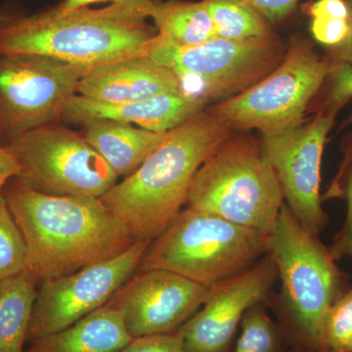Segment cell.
Returning a JSON list of instances; mask_svg holds the SVG:
<instances>
[{
  "label": "cell",
  "mask_w": 352,
  "mask_h": 352,
  "mask_svg": "<svg viewBox=\"0 0 352 352\" xmlns=\"http://www.w3.org/2000/svg\"><path fill=\"white\" fill-rule=\"evenodd\" d=\"M3 195L24 238L25 270L38 283L112 258L135 243L100 198L47 195L18 178Z\"/></svg>",
  "instance_id": "6da1fadb"
},
{
  "label": "cell",
  "mask_w": 352,
  "mask_h": 352,
  "mask_svg": "<svg viewBox=\"0 0 352 352\" xmlns=\"http://www.w3.org/2000/svg\"><path fill=\"white\" fill-rule=\"evenodd\" d=\"M231 134L206 109L166 131L138 170L101 201L134 239L152 242L182 212L197 171Z\"/></svg>",
  "instance_id": "7a4b0ae2"
},
{
  "label": "cell",
  "mask_w": 352,
  "mask_h": 352,
  "mask_svg": "<svg viewBox=\"0 0 352 352\" xmlns=\"http://www.w3.org/2000/svg\"><path fill=\"white\" fill-rule=\"evenodd\" d=\"M153 0H116L103 8L59 6L0 25V56L32 54L94 69L146 55L157 34L145 7Z\"/></svg>",
  "instance_id": "3957f363"
},
{
  "label": "cell",
  "mask_w": 352,
  "mask_h": 352,
  "mask_svg": "<svg viewBox=\"0 0 352 352\" xmlns=\"http://www.w3.org/2000/svg\"><path fill=\"white\" fill-rule=\"evenodd\" d=\"M267 254L281 282L279 325L298 351L323 349L326 317L346 292V274L329 248L283 205L268 236Z\"/></svg>",
  "instance_id": "277c9868"
},
{
  "label": "cell",
  "mask_w": 352,
  "mask_h": 352,
  "mask_svg": "<svg viewBox=\"0 0 352 352\" xmlns=\"http://www.w3.org/2000/svg\"><path fill=\"white\" fill-rule=\"evenodd\" d=\"M285 204L261 143L232 136L201 164L190 187L187 208L270 235Z\"/></svg>",
  "instance_id": "5b68a950"
},
{
  "label": "cell",
  "mask_w": 352,
  "mask_h": 352,
  "mask_svg": "<svg viewBox=\"0 0 352 352\" xmlns=\"http://www.w3.org/2000/svg\"><path fill=\"white\" fill-rule=\"evenodd\" d=\"M268 236L187 208L150 243L138 270L171 271L210 288L267 254Z\"/></svg>",
  "instance_id": "8992f818"
},
{
  "label": "cell",
  "mask_w": 352,
  "mask_h": 352,
  "mask_svg": "<svg viewBox=\"0 0 352 352\" xmlns=\"http://www.w3.org/2000/svg\"><path fill=\"white\" fill-rule=\"evenodd\" d=\"M286 50L274 34L244 41L215 38L183 46L157 34L146 55L175 74L182 94L208 104L258 83L283 61Z\"/></svg>",
  "instance_id": "52a82bcc"
},
{
  "label": "cell",
  "mask_w": 352,
  "mask_h": 352,
  "mask_svg": "<svg viewBox=\"0 0 352 352\" xmlns=\"http://www.w3.org/2000/svg\"><path fill=\"white\" fill-rule=\"evenodd\" d=\"M333 65L309 41L295 38L270 75L208 111L232 131L258 129L265 136L286 131L305 122V111Z\"/></svg>",
  "instance_id": "ba28073f"
},
{
  "label": "cell",
  "mask_w": 352,
  "mask_h": 352,
  "mask_svg": "<svg viewBox=\"0 0 352 352\" xmlns=\"http://www.w3.org/2000/svg\"><path fill=\"white\" fill-rule=\"evenodd\" d=\"M17 160L18 179L52 196L102 198L119 176L83 138L59 122L25 131L9 141Z\"/></svg>",
  "instance_id": "9c48e42d"
},
{
  "label": "cell",
  "mask_w": 352,
  "mask_h": 352,
  "mask_svg": "<svg viewBox=\"0 0 352 352\" xmlns=\"http://www.w3.org/2000/svg\"><path fill=\"white\" fill-rule=\"evenodd\" d=\"M90 69L41 55L0 56V136L61 120Z\"/></svg>",
  "instance_id": "30bf717a"
},
{
  "label": "cell",
  "mask_w": 352,
  "mask_h": 352,
  "mask_svg": "<svg viewBox=\"0 0 352 352\" xmlns=\"http://www.w3.org/2000/svg\"><path fill=\"white\" fill-rule=\"evenodd\" d=\"M340 106L324 103L308 122L263 136L261 147L281 187L285 205L310 232L319 236L329 217L322 207V159Z\"/></svg>",
  "instance_id": "8fae6325"
},
{
  "label": "cell",
  "mask_w": 352,
  "mask_h": 352,
  "mask_svg": "<svg viewBox=\"0 0 352 352\" xmlns=\"http://www.w3.org/2000/svg\"><path fill=\"white\" fill-rule=\"evenodd\" d=\"M150 243L136 240L126 252L112 258L41 283L28 342L59 332L108 305L138 270Z\"/></svg>",
  "instance_id": "7c38bea8"
},
{
  "label": "cell",
  "mask_w": 352,
  "mask_h": 352,
  "mask_svg": "<svg viewBox=\"0 0 352 352\" xmlns=\"http://www.w3.org/2000/svg\"><path fill=\"white\" fill-rule=\"evenodd\" d=\"M277 280L276 265L266 254L249 270L210 287L200 309L178 330L187 351H232L245 314L263 305Z\"/></svg>",
  "instance_id": "4fadbf2b"
},
{
  "label": "cell",
  "mask_w": 352,
  "mask_h": 352,
  "mask_svg": "<svg viewBox=\"0 0 352 352\" xmlns=\"http://www.w3.org/2000/svg\"><path fill=\"white\" fill-rule=\"evenodd\" d=\"M208 287L163 270L139 271L113 296L132 339L177 332L200 309Z\"/></svg>",
  "instance_id": "5bb4252c"
},
{
  "label": "cell",
  "mask_w": 352,
  "mask_h": 352,
  "mask_svg": "<svg viewBox=\"0 0 352 352\" xmlns=\"http://www.w3.org/2000/svg\"><path fill=\"white\" fill-rule=\"evenodd\" d=\"M182 92L175 74L148 55L97 67L80 80L78 95L103 103H127Z\"/></svg>",
  "instance_id": "9a60e30c"
},
{
  "label": "cell",
  "mask_w": 352,
  "mask_h": 352,
  "mask_svg": "<svg viewBox=\"0 0 352 352\" xmlns=\"http://www.w3.org/2000/svg\"><path fill=\"white\" fill-rule=\"evenodd\" d=\"M207 106L182 92L119 104L103 103L76 94L65 109L61 120L82 124L91 120H112L138 124L148 131L166 132L203 112Z\"/></svg>",
  "instance_id": "2e32d148"
},
{
  "label": "cell",
  "mask_w": 352,
  "mask_h": 352,
  "mask_svg": "<svg viewBox=\"0 0 352 352\" xmlns=\"http://www.w3.org/2000/svg\"><path fill=\"white\" fill-rule=\"evenodd\" d=\"M131 340L122 312L109 302L69 327L34 340L25 352H120Z\"/></svg>",
  "instance_id": "e0dca14e"
},
{
  "label": "cell",
  "mask_w": 352,
  "mask_h": 352,
  "mask_svg": "<svg viewBox=\"0 0 352 352\" xmlns=\"http://www.w3.org/2000/svg\"><path fill=\"white\" fill-rule=\"evenodd\" d=\"M80 126L83 138L119 178L138 170L166 133L112 120H91Z\"/></svg>",
  "instance_id": "ac0fdd59"
},
{
  "label": "cell",
  "mask_w": 352,
  "mask_h": 352,
  "mask_svg": "<svg viewBox=\"0 0 352 352\" xmlns=\"http://www.w3.org/2000/svg\"><path fill=\"white\" fill-rule=\"evenodd\" d=\"M157 34L178 45L194 46L217 38L203 1L153 0L145 7Z\"/></svg>",
  "instance_id": "d6986e66"
},
{
  "label": "cell",
  "mask_w": 352,
  "mask_h": 352,
  "mask_svg": "<svg viewBox=\"0 0 352 352\" xmlns=\"http://www.w3.org/2000/svg\"><path fill=\"white\" fill-rule=\"evenodd\" d=\"M36 285L27 270L0 281V352H24Z\"/></svg>",
  "instance_id": "ffe728a7"
},
{
  "label": "cell",
  "mask_w": 352,
  "mask_h": 352,
  "mask_svg": "<svg viewBox=\"0 0 352 352\" xmlns=\"http://www.w3.org/2000/svg\"><path fill=\"white\" fill-rule=\"evenodd\" d=\"M217 38L244 41L273 36L267 21L241 0H201Z\"/></svg>",
  "instance_id": "44dd1931"
},
{
  "label": "cell",
  "mask_w": 352,
  "mask_h": 352,
  "mask_svg": "<svg viewBox=\"0 0 352 352\" xmlns=\"http://www.w3.org/2000/svg\"><path fill=\"white\" fill-rule=\"evenodd\" d=\"M240 330L231 352L295 351L281 326L271 319L263 305H256L245 314Z\"/></svg>",
  "instance_id": "7402d4cb"
},
{
  "label": "cell",
  "mask_w": 352,
  "mask_h": 352,
  "mask_svg": "<svg viewBox=\"0 0 352 352\" xmlns=\"http://www.w3.org/2000/svg\"><path fill=\"white\" fill-rule=\"evenodd\" d=\"M303 11L310 18L312 38L326 50L344 43L351 18L346 0H316L305 4Z\"/></svg>",
  "instance_id": "603a6c76"
},
{
  "label": "cell",
  "mask_w": 352,
  "mask_h": 352,
  "mask_svg": "<svg viewBox=\"0 0 352 352\" xmlns=\"http://www.w3.org/2000/svg\"><path fill=\"white\" fill-rule=\"evenodd\" d=\"M27 267L24 238L0 191V281L19 274Z\"/></svg>",
  "instance_id": "cb8c5ba5"
},
{
  "label": "cell",
  "mask_w": 352,
  "mask_h": 352,
  "mask_svg": "<svg viewBox=\"0 0 352 352\" xmlns=\"http://www.w3.org/2000/svg\"><path fill=\"white\" fill-rule=\"evenodd\" d=\"M333 198H344L347 204L344 226L336 234L332 245L329 248L331 256L336 261H339L352 258V160L346 166H340L322 201Z\"/></svg>",
  "instance_id": "d4e9b609"
},
{
  "label": "cell",
  "mask_w": 352,
  "mask_h": 352,
  "mask_svg": "<svg viewBox=\"0 0 352 352\" xmlns=\"http://www.w3.org/2000/svg\"><path fill=\"white\" fill-rule=\"evenodd\" d=\"M352 340V288L329 310L323 330V349L346 351Z\"/></svg>",
  "instance_id": "484cf974"
},
{
  "label": "cell",
  "mask_w": 352,
  "mask_h": 352,
  "mask_svg": "<svg viewBox=\"0 0 352 352\" xmlns=\"http://www.w3.org/2000/svg\"><path fill=\"white\" fill-rule=\"evenodd\" d=\"M326 83H328L329 87L324 103L344 107L352 98V65L333 64ZM347 122H352V115ZM344 161L340 166H346L352 160V138L344 148Z\"/></svg>",
  "instance_id": "4316f807"
},
{
  "label": "cell",
  "mask_w": 352,
  "mask_h": 352,
  "mask_svg": "<svg viewBox=\"0 0 352 352\" xmlns=\"http://www.w3.org/2000/svg\"><path fill=\"white\" fill-rule=\"evenodd\" d=\"M120 352H188L179 331L135 338Z\"/></svg>",
  "instance_id": "83f0119b"
},
{
  "label": "cell",
  "mask_w": 352,
  "mask_h": 352,
  "mask_svg": "<svg viewBox=\"0 0 352 352\" xmlns=\"http://www.w3.org/2000/svg\"><path fill=\"white\" fill-rule=\"evenodd\" d=\"M271 23L279 22L295 9L300 0H241Z\"/></svg>",
  "instance_id": "f1b7e54d"
},
{
  "label": "cell",
  "mask_w": 352,
  "mask_h": 352,
  "mask_svg": "<svg viewBox=\"0 0 352 352\" xmlns=\"http://www.w3.org/2000/svg\"><path fill=\"white\" fill-rule=\"evenodd\" d=\"M21 168L16 157L7 149L6 146L0 145V191H3L7 183L20 175Z\"/></svg>",
  "instance_id": "f546056e"
},
{
  "label": "cell",
  "mask_w": 352,
  "mask_h": 352,
  "mask_svg": "<svg viewBox=\"0 0 352 352\" xmlns=\"http://www.w3.org/2000/svg\"><path fill=\"white\" fill-rule=\"evenodd\" d=\"M351 10L349 18V32L344 43L337 47L327 50L325 57L328 58L333 64L346 63L352 65V0H346Z\"/></svg>",
  "instance_id": "4dcf8cb0"
},
{
  "label": "cell",
  "mask_w": 352,
  "mask_h": 352,
  "mask_svg": "<svg viewBox=\"0 0 352 352\" xmlns=\"http://www.w3.org/2000/svg\"><path fill=\"white\" fill-rule=\"evenodd\" d=\"M111 1L113 2L116 0H64L63 2L59 4V8L64 11L75 10V9L82 8V7H87L91 6V4L98 3V2Z\"/></svg>",
  "instance_id": "1f68e13d"
},
{
  "label": "cell",
  "mask_w": 352,
  "mask_h": 352,
  "mask_svg": "<svg viewBox=\"0 0 352 352\" xmlns=\"http://www.w3.org/2000/svg\"><path fill=\"white\" fill-rule=\"evenodd\" d=\"M17 16L18 14L10 12V11L0 10V25L14 19V18L17 17Z\"/></svg>",
  "instance_id": "d6a6232c"
},
{
  "label": "cell",
  "mask_w": 352,
  "mask_h": 352,
  "mask_svg": "<svg viewBox=\"0 0 352 352\" xmlns=\"http://www.w3.org/2000/svg\"><path fill=\"white\" fill-rule=\"evenodd\" d=\"M294 352H351L347 351H336V349H315V351H294Z\"/></svg>",
  "instance_id": "836d02e7"
},
{
  "label": "cell",
  "mask_w": 352,
  "mask_h": 352,
  "mask_svg": "<svg viewBox=\"0 0 352 352\" xmlns=\"http://www.w3.org/2000/svg\"><path fill=\"white\" fill-rule=\"evenodd\" d=\"M346 351L352 352V340H351V342H349V346H347Z\"/></svg>",
  "instance_id": "e575fe53"
}]
</instances>
